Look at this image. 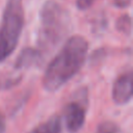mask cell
Listing matches in <instances>:
<instances>
[{
  "mask_svg": "<svg viewBox=\"0 0 133 133\" xmlns=\"http://www.w3.org/2000/svg\"><path fill=\"white\" fill-rule=\"evenodd\" d=\"M61 121L57 114L52 115L46 122L36 126L30 133H60Z\"/></svg>",
  "mask_w": 133,
  "mask_h": 133,
  "instance_id": "52a82bcc",
  "label": "cell"
},
{
  "mask_svg": "<svg viewBox=\"0 0 133 133\" xmlns=\"http://www.w3.org/2000/svg\"><path fill=\"white\" fill-rule=\"evenodd\" d=\"M94 2H95V0H77L76 5L80 10H85V9L89 8L94 4Z\"/></svg>",
  "mask_w": 133,
  "mask_h": 133,
  "instance_id": "30bf717a",
  "label": "cell"
},
{
  "mask_svg": "<svg viewBox=\"0 0 133 133\" xmlns=\"http://www.w3.org/2000/svg\"><path fill=\"white\" fill-rule=\"evenodd\" d=\"M132 98V72L119 75L112 86V99L117 105L127 104Z\"/></svg>",
  "mask_w": 133,
  "mask_h": 133,
  "instance_id": "5b68a950",
  "label": "cell"
},
{
  "mask_svg": "<svg viewBox=\"0 0 133 133\" xmlns=\"http://www.w3.org/2000/svg\"><path fill=\"white\" fill-rule=\"evenodd\" d=\"M42 58V53L37 49L33 48H26L22 50V52L19 54L18 58L16 59V68L17 69H24L32 66L39 62Z\"/></svg>",
  "mask_w": 133,
  "mask_h": 133,
  "instance_id": "8992f818",
  "label": "cell"
},
{
  "mask_svg": "<svg viewBox=\"0 0 133 133\" xmlns=\"http://www.w3.org/2000/svg\"><path fill=\"white\" fill-rule=\"evenodd\" d=\"M95 133H122L121 128L111 121H105L101 123Z\"/></svg>",
  "mask_w": 133,
  "mask_h": 133,
  "instance_id": "9c48e42d",
  "label": "cell"
},
{
  "mask_svg": "<svg viewBox=\"0 0 133 133\" xmlns=\"http://www.w3.org/2000/svg\"><path fill=\"white\" fill-rule=\"evenodd\" d=\"M75 100L65 105L63 110V118L66 129L72 132H78L84 125L86 115V95L82 94Z\"/></svg>",
  "mask_w": 133,
  "mask_h": 133,
  "instance_id": "277c9868",
  "label": "cell"
},
{
  "mask_svg": "<svg viewBox=\"0 0 133 133\" xmlns=\"http://www.w3.org/2000/svg\"><path fill=\"white\" fill-rule=\"evenodd\" d=\"M113 3L119 8H125L131 4V0H113Z\"/></svg>",
  "mask_w": 133,
  "mask_h": 133,
  "instance_id": "8fae6325",
  "label": "cell"
},
{
  "mask_svg": "<svg viewBox=\"0 0 133 133\" xmlns=\"http://www.w3.org/2000/svg\"><path fill=\"white\" fill-rule=\"evenodd\" d=\"M116 29L121 31L124 34L129 35L131 33V28H132V23H131V18L129 15H123L121 16L117 21H116Z\"/></svg>",
  "mask_w": 133,
  "mask_h": 133,
  "instance_id": "ba28073f",
  "label": "cell"
},
{
  "mask_svg": "<svg viewBox=\"0 0 133 133\" xmlns=\"http://www.w3.org/2000/svg\"><path fill=\"white\" fill-rule=\"evenodd\" d=\"M5 130V119L3 114L0 112V133H4Z\"/></svg>",
  "mask_w": 133,
  "mask_h": 133,
  "instance_id": "7c38bea8",
  "label": "cell"
},
{
  "mask_svg": "<svg viewBox=\"0 0 133 133\" xmlns=\"http://www.w3.org/2000/svg\"><path fill=\"white\" fill-rule=\"evenodd\" d=\"M87 50L88 44L83 36H71L45 71L43 78L45 89L55 91L75 76L84 63Z\"/></svg>",
  "mask_w": 133,
  "mask_h": 133,
  "instance_id": "6da1fadb",
  "label": "cell"
},
{
  "mask_svg": "<svg viewBox=\"0 0 133 133\" xmlns=\"http://www.w3.org/2000/svg\"><path fill=\"white\" fill-rule=\"evenodd\" d=\"M24 7L22 0H7L0 26V61L5 60L16 49L23 26Z\"/></svg>",
  "mask_w": 133,
  "mask_h": 133,
  "instance_id": "3957f363",
  "label": "cell"
},
{
  "mask_svg": "<svg viewBox=\"0 0 133 133\" xmlns=\"http://www.w3.org/2000/svg\"><path fill=\"white\" fill-rule=\"evenodd\" d=\"M70 23L69 14L61 5L53 0L45 2L39 12V46L47 50L54 47L69 32Z\"/></svg>",
  "mask_w": 133,
  "mask_h": 133,
  "instance_id": "7a4b0ae2",
  "label": "cell"
}]
</instances>
